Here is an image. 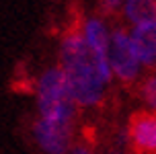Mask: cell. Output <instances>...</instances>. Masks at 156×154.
<instances>
[{
	"label": "cell",
	"instance_id": "6da1fadb",
	"mask_svg": "<svg viewBox=\"0 0 156 154\" xmlns=\"http://www.w3.org/2000/svg\"><path fill=\"white\" fill-rule=\"evenodd\" d=\"M60 62L76 105L90 107L101 103L113 74L109 54L90 47L82 31H72L62 41Z\"/></svg>",
	"mask_w": 156,
	"mask_h": 154
},
{
	"label": "cell",
	"instance_id": "7a4b0ae2",
	"mask_svg": "<svg viewBox=\"0 0 156 154\" xmlns=\"http://www.w3.org/2000/svg\"><path fill=\"white\" fill-rule=\"evenodd\" d=\"M37 109L39 117L43 119L72 125L76 115V101L62 68H49L41 74L37 82Z\"/></svg>",
	"mask_w": 156,
	"mask_h": 154
},
{
	"label": "cell",
	"instance_id": "3957f363",
	"mask_svg": "<svg viewBox=\"0 0 156 154\" xmlns=\"http://www.w3.org/2000/svg\"><path fill=\"white\" fill-rule=\"evenodd\" d=\"M109 64H111L113 74L123 82H132L140 74V68H142L140 56L136 52L132 35L125 33L123 29H115L111 33Z\"/></svg>",
	"mask_w": 156,
	"mask_h": 154
},
{
	"label": "cell",
	"instance_id": "277c9868",
	"mask_svg": "<svg viewBox=\"0 0 156 154\" xmlns=\"http://www.w3.org/2000/svg\"><path fill=\"white\" fill-rule=\"evenodd\" d=\"M33 138L45 154H66L72 148V125L39 117L33 123Z\"/></svg>",
	"mask_w": 156,
	"mask_h": 154
},
{
	"label": "cell",
	"instance_id": "5b68a950",
	"mask_svg": "<svg viewBox=\"0 0 156 154\" xmlns=\"http://www.w3.org/2000/svg\"><path fill=\"white\" fill-rule=\"evenodd\" d=\"M127 138L133 150L140 154H154L156 152V113L140 111L133 113L127 127Z\"/></svg>",
	"mask_w": 156,
	"mask_h": 154
},
{
	"label": "cell",
	"instance_id": "8992f818",
	"mask_svg": "<svg viewBox=\"0 0 156 154\" xmlns=\"http://www.w3.org/2000/svg\"><path fill=\"white\" fill-rule=\"evenodd\" d=\"M129 35L136 45V52L140 56L142 66L156 68V21L136 25Z\"/></svg>",
	"mask_w": 156,
	"mask_h": 154
},
{
	"label": "cell",
	"instance_id": "52a82bcc",
	"mask_svg": "<svg viewBox=\"0 0 156 154\" xmlns=\"http://www.w3.org/2000/svg\"><path fill=\"white\" fill-rule=\"evenodd\" d=\"M82 35L88 41V45L94 47L97 52H103V54H109V45H111V35L107 31V25L103 23L101 19L97 16H90V19H84L82 23Z\"/></svg>",
	"mask_w": 156,
	"mask_h": 154
},
{
	"label": "cell",
	"instance_id": "ba28073f",
	"mask_svg": "<svg viewBox=\"0 0 156 154\" xmlns=\"http://www.w3.org/2000/svg\"><path fill=\"white\" fill-rule=\"evenodd\" d=\"M123 15L133 27L156 21V0H125Z\"/></svg>",
	"mask_w": 156,
	"mask_h": 154
},
{
	"label": "cell",
	"instance_id": "9c48e42d",
	"mask_svg": "<svg viewBox=\"0 0 156 154\" xmlns=\"http://www.w3.org/2000/svg\"><path fill=\"white\" fill-rule=\"evenodd\" d=\"M142 97L152 109H156V76H150L142 82Z\"/></svg>",
	"mask_w": 156,
	"mask_h": 154
},
{
	"label": "cell",
	"instance_id": "30bf717a",
	"mask_svg": "<svg viewBox=\"0 0 156 154\" xmlns=\"http://www.w3.org/2000/svg\"><path fill=\"white\" fill-rule=\"evenodd\" d=\"M121 4H125V0H99V6H101V10H105V13H115V10H119L121 8Z\"/></svg>",
	"mask_w": 156,
	"mask_h": 154
},
{
	"label": "cell",
	"instance_id": "8fae6325",
	"mask_svg": "<svg viewBox=\"0 0 156 154\" xmlns=\"http://www.w3.org/2000/svg\"><path fill=\"white\" fill-rule=\"evenodd\" d=\"M70 154H93V150L88 144H76L70 148Z\"/></svg>",
	"mask_w": 156,
	"mask_h": 154
},
{
	"label": "cell",
	"instance_id": "7c38bea8",
	"mask_svg": "<svg viewBox=\"0 0 156 154\" xmlns=\"http://www.w3.org/2000/svg\"><path fill=\"white\" fill-rule=\"evenodd\" d=\"M109 154H119V152H109Z\"/></svg>",
	"mask_w": 156,
	"mask_h": 154
}]
</instances>
